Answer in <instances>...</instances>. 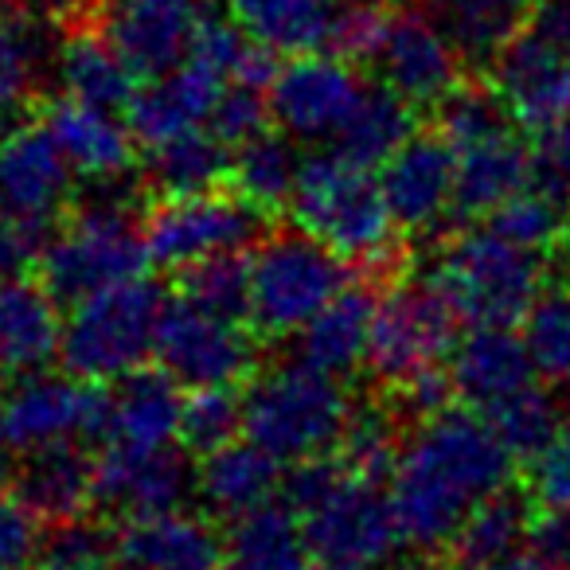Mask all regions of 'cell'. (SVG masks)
<instances>
[{
  "instance_id": "60d3db41",
  "label": "cell",
  "mask_w": 570,
  "mask_h": 570,
  "mask_svg": "<svg viewBox=\"0 0 570 570\" xmlns=\"http://www.w3.org/2000/svg\"><path fill=\"white\" fill-rule=\"evenodd\" d=\"M430 118H434V129L453 149H465V145L484 141V137L515 126L500 90L492 82H473V79H461L450 95L438 98L430 106Z\"/></svg>"
},
{
  "instance_id": "2e32d148",
  "label": "cell",
  "mask_w": 570,
  "mask_h": 570,
  "mask_svg": "<svg viewBox=\"0 0 570 570\" xmlns=\"http://www.w3.org/2000/svg\"><path fill=\"white\" fill-rule=\"evenodd\" d=\"M383 82L414 106H434L465 79V56L434 17L419 4H391V24L375 59Z\"/></svg>"
},
{
  "instance_id": "7c38bea8",
  "label": "cell",
  "mask_w": 570,
  "mask_h": 570,
  "mask_svg": "<svg viewBox=\"0 0 570 570\" xmlns=\"http://www.w3.org/2000/svg\"><path fill=\"white\" fill-rule=\"evenodd\" d=\"M302 528L313 559L333 567L375 570L406 551L391 497H383V484H367L360 476H348L325 504L305 512Z\"/></svg>"
},
{
  "instance_id": "d6986e66",
  "label": "cell",
  "mask_w": 570,
  "mask_h": 570,
  "mask_svg": "<svg viewBox=\"0 0 570 570\" xmlns=\"http://www.w3.org/2000/svg\"><path fill=\"white\" fill-rule=\"evenodd\" d=\"M196 0H106L102 28L114 36L137 79H157L188 59L199 28Z\"/></svg>"
},
{
  "instance_id": "db71d44e",
  "label": "cell",
  "mask_w": 570,
  "mask_h": 570,
  "mask_svg": "<svg viewBox=\"0 0 570 570\" xmlns=\"http://www.w3.org/2000/svg\"><path fill=\"white\" fill-rule=\"evenodd\" d=\"M481 570H554V567H547L535 551H515V554H508V559L489 562V567H481Z\"/></svg>"
},
{
  "instance_id": "816d5d0a",
  "label": "cell",
  "mask_w": 570,
  "mask_h": 570,
  "mask_svg": "<svg viewBox=\"0 0 570 570\" xmlns=\"http://www.w3.org/2000/svg\"><path fill=\"white\" fill-rule=\"evenodd\" d=\"M539 176L570 180V110L539 134Z\"/></svg>"
},
{
  "instance_id": "44dd1931",
  "label": "cell",
  "mask_w": 570,
  "mask_h": 570,
  "mask_svg": "<svg viewBox=\"0 0 570 570\" xmlns=\"http://www.w3.org/2000/svg\"><path fill=\"white\" fill-rule=\"evenodd\" d=\"M40 118L59 141V149L67 153L71 168L87 176V180H126L137 168L134 129H129V121L114 118L110 106H95L67 95L51 98L40 110Z\"/></svg>"
},
{
  "instance_id": "bcb514c9",
  "label": "cell",
  "mask_w": 570,
  "mask_h": 570,
  "mask_svg": "<svg viewBox=\"0 0 570 570\" xmlns=\"http://www.w3.org/2000/svg\"><path fill=\"white\" fill-rule=\"evenodd\" d=\"M391 4L387 0H367V4H341L328 28L325 51L352 67H367L380 59L383 40H387Z\"/></svg>"
},
{
  "instance_id": "8fae6325",
  "label": "cell",
  "mask_w": 570,
  "mask_h": 570,
  "mask_svg": "<svg viewBox=\"0 0 570 570\" xmlns=\"http://www.w3.org/2000/svg\"><path fill=\"white\" fill-rule=\"evenodd\" d=\"M157 364L180 387H238L262 367L258 333L188 302H168L157 336Z\"/></svg>"
},
{
  "instance_id": "5b68a950",
  "label": "cell",
  "mask_w": 570,
  "mask_h": 570,
  "mask_svg": "<svg viewBox=\"0 0 570 570\" xmlns=\"http://www.w3.org/2000/svg\"><path fill=\"white\" fill-rule=\"evenodd\" d=\"M434 282L469 328H515L547 294V254L523 250L492 227H469L445 243Z\"/></svg>"
},
{
  "instance_id": "4fadbf2b",
  "label": "cell",
  "mask_w": 570,
  "mask_h": 570,
  "mask_svg": "<svg viewBox=\"0 0 570 570\" xmlns=\"http://www.w3.org/2000/svg\"><path fill=\"white\" fill-rule=\"evenodd\" d=\"M184 453L188 450H173V442H102V453H95V512L118 523L180 512L196 489Z\"/></svg>"
},
{
  "instance_id": "ffe728a7",
  "label": "cell",
  "mask_w": 570,
  "mask_h": 570,
  "mask_svg": "<svg viewBox=\"0 0 570 570\" xmlns=\"http://www.w3.org/2000/svg\"><path fill=\"white\" fill-rule=\"evenodd\" d=\"M114 562L121 570H223L227 535L215 520L191 512H165L126 520L114 531Z\"/></svg>"
},
{
  "instance_id": "11a10c76",
  "label": "cell",
  "mask_w": 570,
  "mask_h": 570,
  "mask_svg": "<svg viewBox=\"0 0 570 570\" xmlns=\"http://www.w3.org/2000/svg\"><path fill=\"white\" fill-rule=\"evenodd\" d=\"M309 570H352V567H333V562H317V567H309Z\"/></svg>"
},
{
  "instance_id": "ac0fdd59",
  "label": "cell",
  "mask_w": 570,
  "mask_h": 570,
  "mask_svg": "<svg viewBox=\"0 0 570 570\" xmlns=\"http://www.w3.org/2000/svg\"><path fill=\"white\" fill-rule=\"evenodd\" d=\"M380 188L399 230H430L453 215L458 191V149L438 129H419L387 165L380 168Z\"/></svg>"
},
{
  "instance_id": "ee69618b",
  "label": "cell",
  "mask_w": 570,
  "mask_h": 570,
  "mask_svg": "<svg viewBox=\"0 0 570 570\" xmlns=\"http://www.w3.org/2000/svg\"><path fill=\"white\" fill-rule=\"evenodd\" d=\"M523 344L543 380L570 383V294L551 289L523 317Z\"/></svg>"
},
{
  "instance_id": "4dcf8cb0",
  "label": "cell",
  "mask_w": 570,
  "mask_h": 570,
  "mask_svg": "<svg viewBox=\"0 0 570 570\" xmlns=\"http://www.w3.org/2000/svg\"><path fill=\"white\" fill-rule=\"evenodd\" d=\"M230 165L235 149H227L212 129H184L168 141L149 145L141 176L153 196H196L230 188Z\"/></svg>"
},
{
  "instance_id": "d590c367",
  "label": "cell",
  "mask_w": 570,
  "mask_h": 570,
  "mask_svg": "<svg viewBox=\"0 0 570 570\" xmlns=\"http://www.w3.org/2000/svg\"><path fill=\"white\" fill-rule=\"evenodd\" d=\"M465 59L492 63L504 43H512L535 17L539 0H430Z\"/></svg>"
},
{
  "instance_id": "7dc6e473",
  "label": "cell",
  "mask_w": 570,
  "mask_h": 570,
  "mask_svg": "<svg viewBox=\"0 0 570 570\" xmlns=\"http://www.w3.org/2000/svg\"><path fill=\"white\" fill-rule=\"evenodd\" d=\"M274 126V114H269V95L266 90H254L235 82L230 90H223L219 102H215L212 118H207V129L219 137L227 149H243L246 141L262 137Z\"/></svg>"
},
{
  "instance_id": "f35d334b",
  "label": "cell",
  "mask_w": 570,
  "mask_h": 570,
  "mask_svg": "<svg viewBox=\"0 0 570 570\" xmlns=\"http://www.w3.org/2000/svg\"><path fill=\"white\" fill-rule=\"evenodd\" d=\"M406 426L375 399L367 406H356L344 426V438L336 445L341 461L367 484H383L387 489L391 476L399 469V458L406 450Z\"/></svg>"
},
{
  "instance_id": "6f0895ef",
  "label": "cell",
  "mask_w": 570,
  "mask_h": 570,
  "mask_svg": "<svg viewBox=\"0 0 570 570\" xmlns=\"http://www.w3.org/2000/svg\"><path fill=\"white\" fill-rule=\"evenodd\" d=\"M567 238H570V196H567Z\"/></svg>"
},
{
  "instance_id": "c3c4849f",
  "label": "cell",
  "mask_w": 570,
  "mask_h": 570,
  "mask_svg": "<svg viewBox=\"0 0 570 570\" xmlns=\"http://www.w3.org/2000/svg\"><path fill=\"white\" fill-rule=\"evenodd\" d=\"M43 520L17 497L9 481H0V570H32L43 554Z\"/></svg>"
},
{
  "instance_id": "9a60e30c",
  "label": "cell",
  "mask_w": 570,
  "mask_h": 570,
  "mask_svg": "<svg viewBox=\"0 0 570 570\" xmlns=\"http://www.w3.org/2000/svg\"><path fill=\"white\" fill-rule=\"evenodd\" d=\"M364 79L352 63L336 56H297L277 71L269 87L274 126L294 141H325L344 129L364 98Z\"/></svg>"
},
{
  "instance_id": "3957f363",
  "label": "cell",
  "mask_w": 570,
  "mask_h": 570,
  "mask_svg": "<svg viewBox=\"0 0 570 570\" xmlns=\"http://www.w3.org/2000/svg\"><path fill=\"white\" fill-rule=\"evenodd\" d=\"M121 188L126 184L106 180V188L75 204L36 262L32 274L59 305H79L82 297L145 277L149 269L145 223H137L134 199Z\"/></svg>"
},
{
  "instance_id": "484cf974",
  "label": "cell",
  "mask_w": 570,
  "mask_h": 570,
  "mask_svg": "<svg viewBox=\"0 0 570 570\" xmlns=\"http://www.w3.org/2000/svg\"><path fill=\"white\" fill-rule=\"evenodd\" d=\"M282 461L266 453L258 442H230L223 450L207 453L196 469V497L215 520H243L258 508L274 504L282 492Z\"/></svg>"
},
{
  "instance_id": "74e56055",
  "label": "cell",
  "mask_w": 570,
  "mask_h": 570,
  "mask_svg": "<svg viewBox=\"0 0 570 570\" xmlns=\"http://www.w3.org/2000/svg\"><path fill=\"white\" fill-rule=\"evenodd\" d=\"M176 297L215 317L250 325V258L243 250L207 254L176 269Z\"/></svg>"
},
{
  "instance_id": "f546056e",
  "label": "cell",
  "mask_w": 570,
  "mask_h": 570,
  "mask_svg": "<svg viewBox=\"0 0 570 570\" xmlns=\"http://www.w3.org/2000/svg\"><path fill=\"white\" fill-rule=\"evenodd\" d=\"M184 395L165 367H137L110 387V438L106 442L168 445L180 434Z\"/></svg>"
},
{
  "instance_id": "f6af8a7d",
  "label": "cell",
  "mask_w": 570,
  "mask_h": 570,
  "mask_svg": "<svg viewBox=\"0 0 570 570\" xmlns=\"http://www.w3.org/2000/svg\"><path fill=\"white\" fill-rule=\"evenodd\" d=\"M36 87V20L0 0V118L32 98Z\"/></svg>"
},
{
  "instance_id": "680465c9",
  "label": "cell",
  "mask_w": 570,
  "mask_h": 570,
  "mask_svg": "<svg viewBox=\"0 0 570 570\" xmlns=\"http://www.w3.org/2000/svg\"><path fill=\"white\" fill-rule=\"evenodd\" d=\"M567 387H570V383H567Z\"/></svg>"
},
{
  "instance_id": "5bb4252c",
  "label": "cell",
  "mask_w": 570,
  "mask_h": 570,
  "mask_svg": "<svg viewBox=\"0 0 570 570\" xmlns=\"http://www.w3.org/2000/svg\"><path fill=\"white\" fill-rule=\"evenodd\" d=\"M71 160L51 129L17 121L0 134V219L63 223L75 207Z\"/></svg>"
},
{
  "instance_id": "f1b7e54d",
  "label": "cell",
  "mask_w": 570,
  "mask_h": 570,
  "mask_svg": "<svg viewBox=\"0 0 570 570\" xmlns=\"http://www.w3.org/2000/svg\"><path fill=\"white\" fill-rule=\"evenodd\" d=\"M56 63L67 95L82 98V102L118 110L137 90V71L129 67V59L121 56L114 36L98 20H82V24L63 28Z\"/></svg>"
},
{
  "instance_id": "d4e9b609",
  "label": "cell",
  "mask_w": 570,
  "mask_h": 570,
  "mask_svg": "<svg viewBox=\"0 0 570 570\" xmlns=\"http://www.w3.org/2000/svg\"><path fill=\"white\" fill-rule=\"evenodd\" d=\"M445 372L458 399L473 411H489L500 399L531 387L539 375L523 336L500 325H476L465 341H458Z\"/></svg>"
},
{
  "instance_id": "7a4b0ae2",
  "label": "cell",
  "mask_w": 570,
  "mask_h": 570,
  "mask_svg": "<svg viewBox=\"0 0 570 570\" xmlns=\"http://www.w3.org/2000/svg\"><path fill=\"white\" fill-rule=\"evenodd\" d=\"M289 219L305 235L333 246L383 289L403 282L411 269V246L403 243V230L383 199L380 180L372 176V168L341 157L336 149L302 160Z\"/></svg>"
},
{
  "instance_id": "ba28073f",
  "label": "cell",
  "mask_w": 570,
  "mask_h": 570,
  "mask_svg": "<svg viewBox=\"0 0 570 570\" xmlns=\"http://www.w3.org/2000/svg\"><path fill=\"white\" fill-rule=\"evenodd\" d=\"M465 321L430 277H403L380 294L372 344H367V372L375 391H395L450 364L458 348V328Z\"/></svg>"
},
{
  "instance_id": "52a82bcc",
  "label": "cell",
  "mask_w": 570,
  "mask_h": 570,
  "mask_svg": "<svg viewBox=\"0 0 570 570\" xmlns=\"http://www.w3.org/2000/svg\"><path fill=\"white\" fill-rule=\"evenodd\" d=\"M360 269L297 230H269L250 258V328L262 341L302 333Z\"/></svg>"
},
{
  "instance_id": "4316f807",
  "label": "cell",
  "mask_w": 570,
  "mask_h": 570,
  "mask_svg": "<svg viewBox=\"0 0 570 570\" xmlns=\"http://www.w3.org/2000/svg\"><path fill=\"white\" fill-rule=\"evenodd\" d=\"M63 321L59 302L40 285V277H0V364L4 372H40L59 356Z\"/></svg>"
},
{
  "instance_id": "9c48e42d",
  "label": "cell",
  "mask_w": 570,
  "mask_h": 570,
  "mask_svg": "<svg viewBox=\"0 0 570 570\" xmlns=\"http://www.w3.org/2000/svg\"><path fill=\"white\" fill-rule=\"evenodd\" d=\"M110 438V387L79 375L28 372L0 395V445L24 458L59 442Z\"/></svg>"
},
{
  "instance_id": "b9f144b4",
  "label": "cell",
  "mask_w": 570,
  "mask_h": 570,
  "mask_svg": "<svg viewBox=\"0 0 570 570\" xmlns=\"http://www.w3.org/2000/svg\"><path fill=\"white\" fill-rule=\"evenodd\" d=\"M489 227L523 250L551 254L554 246L567 243V207L559 204L554 188L531 184L489 215Z\"/></svg>"
},
{
  "instance_id": "cb8c5ba5",
  "label": "cell",
  "mask_w": 570,
  "mask_h": 570,
  "mask_svg": "<svg viewBox=\"0 0 570 570\" xmlns=\"http://www.w3.org/2000/svg\"><path fill=\"white\" fill-rule=\"evenodd\" d=\"M9 484L40 515L43 528L82 520L95 512V453H87L79 442L43 445L17 458Z\"/></svg>"
},
{
  "instance_id": "30bf717a",
  "label": "cell",
  "mask_w": 570,
  "mask_h": 570,
  "mask_svg": "<svg viewBox=\"0 0 570 570\" xmlns=\"http://www.w3.org/2000/svg\"><path fill=\"white\" fill-rule=\"evenodd\" d=\"M141 223L153 262L168 269H180L207 254L246 250L269 235V215L246 204L235 188L196 191V196H153Z\"/></svg>"
},
{
  "instance_id": "f907efd6",
  "label": "cell",
  "mask_w": 570,
  "mask_h": 570,
  "mask_svg": "<svg viewBox=\"0 0 570 570\" xmlns=\"http://www.w3.org/2000/svg\"><path fill=\"white\" fill-rule=\"evenodd\" d=\"M528 547L554 570H570V508L543 504V512L531 515Z\"/></svg>"
},
{
  "instance_id": "836d02e7",
  "label": "cell",
  "mask_w": 570,
  "mask_h": 570,
  "mask_svg": "<svg viewBox=\"0 0 570 570\" xmlns=\"http://www.w3.org/2000/svg\"><path fill=\"white\" fill-rule=\"evenodd\" d=\"M230 12L250 40L277 56H309L325 48L336 0H230Z\"/></svg>"
},
{
  "instance_id": "603a6c76",
  "label": "cell",
  "mask_w": 570,
  "mask_h": 570,
  "mask_svg": "<svg viewBox=\"0 0 570 570\" xmlns=\"http://www.w3.org/2000/svg\"><path fill=\"white\" fill-rule=\"evenodd\" d=\"M539 180V153L523 141L515 129L473 141L458 149V191H453V215L458 219H489L500 204L520 196Z\"/></svg>"
},
{
  "instance_id": "277c9868",
  "label": "cell",
  "mask_w": 570,
  "mask_h": 570,
  "mask_svg": "<svg viewBox=\"0 0 570 570\" xmlns=\"http://www.w3.org/2000/svg\"><path fill=\"white\" fill-rule=\"evenodd\" d=\"M352 411L341 375L294 360V364L258 367L243 391V434L274 453L282 465L333 453L344 438Z\"/></svg>"
},
{
  "instance_id": "7bdbcfd3",
  "label": "cell",
  "mask_w": 570,
  "mask_h": 570,
  "mask_svg": "<svg viewBox=\"0 0 570 570\" xmlns=\"http://www.w3.org/2000/svg\"><path fill=\"white\" fill-rule=\"evenodd\" d=\"M243 434V395L235 387H188L180 411V445L196 458L238 442Z\"/></svg>"
},
{
  "instance_id": "d6a6232c",
  "label": "cell",
  "mask_w": 570,
  "mask_h": 570,
  "mask_svg": "<svg viewBox=\"0 0 570 570\" xmlns=\"http://www.w3.org/2000/svg\"><path fill=\"white\" fill-rule=\"evenodd\" d=\"M223 570H309L302 515L289 504H266L235 520L227 531Z\"/></svg>"
},
{
  "instance_id": "681fc988",
  "label": "cell",
  "mask_w": 570,
  "mask_h": 570,
  "mask_svg": "<svg viewBox=\"0 0 570 570\" xmlns=\"http://www.w3.org/2000/svg\"><path fill=\"white\" fill-rule=\"evenodd\" d=\"M531 492L539 504L570 508V426H562L543 458L531 461Z\"/></svg>"
},
{
  "instance_id": "e0dca14e",
  "label": "cell",
  "mask_w": 570,
  "mask_h": 570,
  "mask_svg": "<svg viewBox=\"0 0 570 570\" xmlns=\"http://www.w3.org/2000/svg\"><path fill=\"white\" fill-rule=\"evenodd\" d=\"M492 87L512 110L515 126L543 134L570 110V51L523 28L492 59Z\"/></svg>"
},
{
  "instance_id": "f5cc1de1",
  "label": "cell",
  "mask_w": 570,
  "mask_h": 570,
  "mask_svg": "<svg viewBox=\"0 0 570 570\" xmlns=\"http://www.w3.org/2000/svg\"><path fill=\"white\" fill-rule=\"evenodd\" d=\"M32 570H121V567L114 562V551H87V554L43 551Z\"/></svg>"
},
{
  "instance_id": "1f68e13d",
  "label": "cell",
  "mask_w": 570,
  "mask_h": 570,
  "mask_svg": "<svg viewBox=\"0 0 570 570\" xmlns=\"http://www.w3.org/2000/svg\"><path fill=\"white\" fill-rule=\"evenodd\" d=\"M414 134H419V106L406 102L399 90L383 82V87L364 90L360 106L333 141L341 157L356 160L364 168H383Z\"/></svg>"
},
{
  "instance_id": "9f6ffc18",
  "label": "cell",
  "mask_w": 570,
  "mask_h": 570,
  "mask_svg": "<svg viewBox=\"0 0 570 570\" xmlns=\"http://www.w3.org/2000/svg\"><path fill=\"white\" fill-rule=\"evenodd\" d=\"M341 4H367V0H336V9H341Z\"/></svg>"
},
{
  "instance_id": "7402d4cb",
  "label": "cell",
  "mask_w": 570,
  "mask_h": 570,
  "mask_svg": "<svg viewBox=\"0 0 570 570\" xmlns=\"http://www.w3.org/2000/svg\"><path fill=\"white\" fill-rule=\"evenodd\" d=\"M223 82L227 75L188 56L180 67L157 75V79H145L134 90V98L126 102L129 129L141 145H160L184 129H196L199 121L212 118Z\"/></svg>"
},
{
  "instance_id": "ab89813d",
  "label": "cell",
  "mask_w": 570,
  "mask_h": 570,
  "mask_svg": "<svg viewBox=\"0 0 570 570\" xmlns=\"http://www.w3.org/2000/svg\"><path fill=\"white\" fill-rule=\"evenodd\" d=\"M489 419V426L497 430V438L504 442V450L512 453L515 461H539L551 442L562 434V411L554 403L551 391H543L539 383L515 391V395L500 399L497 406L481 411Z\"/></svg>"
},
{
  "instance_id": "8992f818",
  "label": "cell",
  "mask_w": 570,
  "mask_h": 570,
  "mask_svg": "<svg viewBox=\"0 0 570 570\" xmlns=\"http://www.w3.org/2000/svg\"><path fill=\"white\" fill-rule=\"evenodd\" d=\"M168 309V294L149 277L110 285L71 305L63 321L59 360L71 375L90 383H114L121 375L145 367L157 356L160 321Z\"/></svg>"
},
{
  "instance_id": "6da1fadb",
  "label": "cell",
  "mask_w": 570,
  "mask_h": 570,
  "mask_svg": "<svg viewBox=\"0 0 570 570\" xmlns=\"http://www.w3.org/2000/svg\"><path fill=\"white\" fill-rule=\"evenodd\" d=\"M515 465L520 461L473 406H445L414 426L387 489L406 551L419 559L450 551L465 515L508 489Z\"/></svg>"
},
{
  "instance_id": "8d00e7d4",
  "label": "cell",
  "mask_w": 570,
  "mask_h": 570,
  "mask_svg": "<svg viewBox=\"0 0 570 570\" xmlns=\"http://www.w3.org/2000/svg\"><path fill=\"white\" fill-rule=\"evenodd\" d=\"M302 173L297 149L285 141L282 134H262L235 149V165H230V188L246 199V204L262 207L266 215L289 212L294 199V184Z\"/></svg>"
},
{
  "instance_id": "83f0119b",
  "label": "cell",
  "mask_w": 570,
  "mask_h": 570,
  "mask_svg": "<svg viewBox=\"0 0 570 570\" xmlns=\"http://www.w3.org/2000/svg\"><path fill=\"white\" fill-rule=\"evenodd\" d=\"M383 285L356 274L309 325L302 328V360L325 367L333 375H348L367 364V344H372L375 309H380Z\"/></svg>"
},
{
  "instance_id": "e575fe53",
  "label": "cell",
  "mask_w": 570,
  "mask_h": 570,
  "mask_svg": "<svg viewBox=\"0 0 570 570\" xmlns=\"http://www.w3.org/2000/svg\"><path fill=\"white\" fill-rule=\"evenodd\" d=\"M531 504L523 492H515L512 484L500 492H492L489 500L473 508L465 515V523L458 528L450 543V559L461 570H481L489 562H500L508 554L520 551V543H528L531 531Z\"/></svg>"
}]
</instances>
